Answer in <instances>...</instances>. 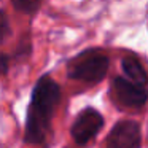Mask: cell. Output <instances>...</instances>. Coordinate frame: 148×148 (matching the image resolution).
I'll use <instances>...</instances> for the list:
<instances>
[{"instance_id":"obj_1","label":"cell","mask_w":148,"mask_h":148,"mask_svg":"<svg viewBox=\"0 0 148 148\" xmlns=\"http://www.w3.org/2000/svg\"><path fill=\"white\" fill-rule=\"evenodd\" d=\"M61 99L59 86L49 77L40 78L32 94V100L27 113L26 124V142L27 143H42L49 134V124L54 107Z\"/></svg>"},{"instance_id":"obj_2","label":"cell","mask_w":148,"mask_h":148,"mask_svg":"<svg viewBox=\"0 0 148 148\" xmlns=\"http://www.w3.org/2000/svg\"><path fill=\"white\" fill-rule=\"evenodd\" d=\"M108 58L97 49L84 51L69 62L67 73L73 80L86 83H99L107 73Z\"/></svg>"},{"instance_id":"obj_3","label":"cell","mask_w":148,"mask_h":148,"mask_svg":"<svg viewBox=\"0 0 148 148\" xmlns=\"http://www.w3.org/2000/svg\"><path fill=\"white\" fill-rule=\"evenodd\" d=\"M102 126L103 119L99 112L94 108H84L72 126V137L78 145H84L96 137Z\"/></svg>"},{"instance_id":"obj_4","label":"cell","mask_w":148,"mask_h":148,"mask_svg":"<svg viewBox=\"0 0 148 148\" xmlns=\"http://www.w3.org/2000/svg\"><path fill=\"white\" fill-rule=\"evenodd\" d=\"M105 148H140V127L137 123L124 119L115 124L105 142Z\"/></svg>"},{"instance_id":"obj_5","label":"cell","mask_w":148,"mask_h":148,"mask_svg":"<svg viewBox=\"0 0 148 148\" xmlns=\"http://www.w3.org/2000/svg\"><path fill=\"white\" fill-rule=\"evenodd\" d=\"M113 94L118 102L127 107H142L147 102V92L143 88L124 78L113 80Z\"/></svg>"},{"instance_id":"obj_6","label":"cell","mask_w":148,"mask_h":148,"mask_svg":"<svg viewBox=\"0 0 148 148\" xmlns=\"http://www.w3.org/2000/svg\"><path fill=\"white\" fill-rule=\"evenodd\" d=\"M123 70L127 75V78L132 81V83L138 84V86H143V84H148V75L145 73L142 64L134 58V56H126L123 59Z\"/></svg>"},{"instance_id":"obj_7","label":"cell","mask_w":148,"mask_h":148,"mask_svg":"<svg viewBox=\"0 0 148 148\" xmlns=\"http://www.w3.org/2000/svg\"><path fill=\"white\" fill-rule=\"evenodd\" d=\"M14 5V8L23 13H34L38 10L40 0H11Z\"/></svg>"},{"instance_id":"obj_8","label":"cell","mask_w":148,"mask_h":148,"mask_svg":"<svg viewBox=\"0 0 148 148\" xmlns=\"http://www.w3.org/2000/svg\"><path fill=\"white\" fill-rule=\"evenodd\" d=\"M10 34V26H8V19L5 16L3 11H0V43L3 42Z\"/></svg>"},{"instance_id":"obj_9","label":"cell","mask_w":148,"mask_h":148,"mask_svg":"<svg viewBox=\"0 0 148 148\" xmlns=\"http://www.w3.org/2000/svg\"><path fill=\"white\" fill-rule=\"evenodd\" d=\"M7 69H8V59L5 58L3 54H0V75L5 73Z\"/></svg>"}]
</instances>
